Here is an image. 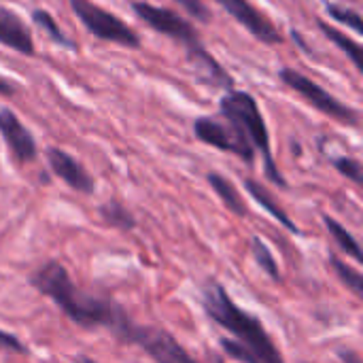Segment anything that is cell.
I'll return each mask as SVG.
<instances>
[{
	"instance_id": "6da1fadb",
	"label": "cell",
	"mask_w": 363,
	"mask_h": 363,
	"mask_svg": "<svg viewBox=\"0 0 363 363\" xmlns=\"http://www.w3.org/2000/svg\"><path fill=\"white\" fill-rule=\"evenodd\" d=\"M30 285L38 294L47 296L74 325L83 330L106 328L121 345L130 342V334L136 323L128 317V313L115 302L96 298L77 287L60 262L51 259L38 266L30 277Z\"/></svg>"
},
{
	"instance_id": "7a4b0ae2",
	"label": "cell",
	"mask_w": 363,
	"mask_h": 363,
	"mask_svg": "<svg viewBox=\"0 0 363 363\" xmlns=\"http://www.w3.org/2000/svg\"><path fill=\"white\" fill-rule=\"evenodd\" d=\"M200 304H202V308H204V313H206V317L211 321H215L217 325H221L223 330L234 334L240 345H245L247 349H251L259 357V362L285 363L281 351L277 349V345L268 336L264 323L255 315L240 308L230 298L228 289L219 281L211 279V281L204 283Z\"/></svg>"
},
{
	"instance_id": "3957f363",
	"label": "cell",
	"mask_w": 363,
	"mask_h": 363,
	"mask_svg": "<svg viewBox=\"0 0 363 363\" xmlns=\"http://www.w3.org/2000/svg\"><path fill=\"white\" fill-rule=\"evenodd\" d=\"M219 113L221 117L232 123L238 132H242L247 136V140L253 145L255 151H262L264 155V168H266V177L279 185V187H287L285 177L281 174V170L277 168L272 153H270V136H268V128L266 121L262 117V111L255 102V98L249 91H236L230 89L221 102H219Z\"/></svg>"
},
{
	"instance_id": "277c9868",
	"label": "cell",
	"mask_w": 363,
	"mask_h": 363,
	"mask_svg": "<svg viewBox=\"0 0 363 363\" xmlns=\"http://www.w3.org/2000/svg\"><path fill=\"white\" fill-rule=\"evenodd\" d=\"M68 2L74 15L87 28V32H91L96 38L132 47V49L140 47V36L134 32V28H130L123 19H119L111 11L98 6L91 0H68Z\"/></svg>"
},
{
	"instance_id": "5b68a950",
	"label": "cell",
	"mask_w": 363,
	"mask_h": 363,
	"mask_svg": "<svg viewBox=\"0 0 363 363\" xmlns=\"http://www.w3.org/2000/svg\"><path fill=\"white\" fill-rule=\"evenodd\" d=\"M279 77L289 89L300 94L319 113H323L340 123H347V125H359V113L355 108H351L349 104H342L336 96L325 91L319 83H315L306 74L298 72L296 68H283L279 72Z\"/></svg>"
},
{
	"instance_id": "8992f818",
	"label": "cell",
	"mask_w": 363,
	"mask_h": 363,
	"mask_svg": "<svg viewBox=\"0 0 363 363\" xmlns=\"http://www.w3.org/2000/svg\"><path fill=\"white\" fill-rule=\"evenodd\" d=\"M194 134L200 143L211 145L225 153H234L247 164H253V160H255L253 145L247 140V136L242 132H238L228 121H219L215 117H198L194 121Z\"/></svg>"
},
{
	"instance_id": "52a82bcc",
	"label": "cell",
	"mask_w": 363,
	"mask_h": 363,
	"mask_svg": "<svg viewBox=\"0 0 363 363\" xmlns=\"http://www.w3.org/2000/svg\"><path fill=\"white\" fill-rule=\"evenodd\" d=\"M128 345L140 347L155 363H200L181 347V342L170 332L162 328L134 325Z\"/></svg>"
},
{
	"instance_id": "ba28073f",
	"label": "cell",
	"mask_w": 363,
	"mask_h": 363,
	"mask_svg": "<svg viewBox=\"0 0 363 363\" xmlns=\"http://www.w3.org/2000/svg\"><path fill=\"white\" fill-rule=\"evenodd\" d=\"M132 9L155 32H160L164 36H170V38H174L179 43H185L187 47L200 43L196 28L185 17H181L179 13H174L170 9H164V6L149 4V2H134Z\"/></svg>"
},
{
	"instance_id": "9c48e42d",
	"label": "cell",
	"mask_w": 363,
	"mask_h": 363,
	"mask_svg": "<svg viewBox=\"0 0 363 363\" xmlns=\"http://www.w3.org/2000/svg\"><path fill=\"white\" fill-rule=\"evenodd\" d=\"M228 15H232L240 26H245L257 40L266 45H279L283 40L279 28L274 21L262 13L257 6H253L249 0H215Z\"/></svg>"
},
{
	"instance_id": "30bf717a",
	"label": "cell",
	"mask_w": 363,
	"mask_h": 363,
	"mask_svg": "<svg viewBox=\"0 0 363 363\" xmlns=\"http://www.w3.org/2000/svg\"><path fill=\"white\" fill-rule=\"evenodd\" d=\"M0 134H2L6 147L11 149V153L15 155L17 162L28 164V162H34L36 160L38 147H36L34 136L19 121V117L11 108H6V106L0 108Z\"/></svg>"
},
{
	"instance_id": "8fae6325",
	"label": "cell",
	"mask_w": 363,
	"mask_h": 363,
	"mask_svg": "<svg viewBox=\"0 0 363 363\" xmlns=\"http://www.w3.org/2000/svg\"><path fill=\"white\" fill-rule=\"evenodd\" d=\"M187 60L198 83L215 87V89H228V91L234 87L232 74L202 47V43L187 47Z\"/></svg>"
},
{
	"instance_id": "7c38bea8",
	"label": "cell",
	"mask_w": 363,
	"mask_h": 363,
	"mask_svg": "<svg viewBox=\"0 0 363 363\" xmlns=\"http://www.w3.org/2000/svg\"><path fill=\"white\" fill-rule=\"evenodd\" d=\"M47 162H49L53 174L57 179H62L68 187H72L79 194H94L96 183H94L91 174L70 153H66L64 149L51 147V149H47Z\"/></svg>"
},
{
	"instance_id": "4fadbf2b",
	"label": "cell",
	"mask_w": 363,
	"mask_h": 363,
	"mask_svg": "<svg viewBox=\"0 0 363 363\" xmlns=\"http://www.w3.org/2000/svg\"><path fill=\"white\" fill-rule=\"evenodd\" d=\"M0 43L17 53L34 55V40L28 26L15 11L6 6H0Z\"/></svg>"
},
{
	"instance_id": "5bb4252c",
	"label": "cell",
	"mask_w": 363,
	"mask_h": 363,
	"mask_svg": "<svg viewBox=\"0 0 363 363\" xmlns=\"http://www.w3.org/2000/svg\"><path fill=\"white\" fill-rule=\"evenodd\" d=\"M245 189L249 191V196L262 206V208H266L268 211V215L270 217H274L285 230H289L291 234H300V228L289 219V215L285 213V208L274 200V196L262 185V183H257V181H253V179H245Z\"/></svg>"
},
{
	"instance_id": "9a60e30c",
	"label": "cell",
	"mask_w": 363,
	"mask_h": 363,
	"mask_svg": "<svg viewBox=\"0 0 363 363\" xmlns=\"http://www.w3.org/2000/svg\"><path fill=\"white\" fill-rule=\"evenodd\" d=\"M206 181H208V185L213 187V191L219 196V200L223 202V206H225L228 211H232V213L238 215V217H247V215H249L242 196L238 194L236 185H234L228 177H223V174H219V172H208V174H206Z\"/></svg>"
},
{
	"instance_id": "2e32d148",
	"label": "cell",
	"mask_w": 363,
	"mask_h": 363,
	"mask_svg": "<svg viewBox=\"0 0 363 363\" xmlns=\"http://www.w3.org/2000/svg\"><path fill=\"white\" fill-rule=\"evenodd\" d=\"M98 213H100V219L108 228H115V230H121V232H132L136 228L134 215L119 200H108V202L100 204Z\"/></svg>"
},
{
	"instance_id": "e0dca14e",
	"label": "cell",
	"mask_w": 363,
	"mask_h": 363,
	"mask_svg": "<svg viewBox=\"0 0 363 363\" xmlns=\"http://www.w3.org/2000/svg\"><path fill=\"white\" fill-rule=\"evenodd\" d=\"M323 223H325L328 232L334 236V240L338 242V247H340L347 255H351L355 262H363V253L362 249H359V242L355 240V236H353L340 221H336V219L330 217V215H323Z\"/></svg>"
},
{
	"instance_id": "ac0fdd59",
	"label": "cell",
	"mask_w": 363,
	"mask_h": 363,
	"mask_svg": "<svg viewBox=\"0 0 363 363\" xmlns=\"http://www.w3.org/2000/svg\"><path fill=\"white\" fill-rule=\"evenodd\" d=\"M319 28H321V32L332 40V43H336L349 57H351V62L355 64V68L357 70H363V60H362V45L357 43V40H353L351 36H347L345 32H340V30H336L334 26H330V23H325V21H319Z\"/></svg>"
},
{
	"instance_id": "d6986e66",
	"label": "cell",
	"mask_w": 363,
	"mask_h": 363,
	"mask_svg": "<svg viewBox=\"0 0 363 363\" xmlns=\"http://www.w3.org/2000/svg\"><path fill=\"white\" fill-rule=\"evenodd\" d=\"M251 251H253V257H255L257 266L262 268V272H266L274 283H283V274H281L279 262L274 259L272 251L268 249V245L259 236L251 238Z\"/></svg>"
},
{
	"instance_id": "ffe728a7",
	"label": "cell",
	"mask_w": 363,
	"mask_h": 363,
	"mask_svg": "<svg viewBox=\"0 0 363 363\" xmlns=\"http://www.w3.org/2000/svg\"><path fill=\"white\" fill-rule=\"evenodd\" d=\"M328 262H330V266H332V270L336 272V277L347 285V289H351L353 291V296H357V298H363V274L359 270H355L353 266H349L347 262H342L336 253H330V257H328Z\"/></svg>"
},
{
	"instance_id": "44dd1931",
	"label": "cell",
	"mask_w": 363,
	"mask_h": 363,
	"mask_svg": "<svg viewBox=\"0 0 363 363\" xmlns=\"http://www.w3.org/2000/svg\"><path fill=\"white\" fill-rule=\"evenodd\" d=\"M32 21H34L40 30H45V34H47L53 43L62 45V47H66V49H77L74 40H70V38L62 32V28L55 23L53 15H51L49 11H45V9H34V11H32Z\"/></svg>"
},
{
	"instance_id": "7402d4cb",
	"label": "cell",
	"mask_w": 363,
	"mask_h": 363,
	"mask_svg": "<svg viewBox=\"0 0 363 363\" xmlns=\"http://www.w3.org/2000/svg\"><path fill=\"white\" fill-rule=\"evenodd\" d=\"M325 11H328V15H330L332 19H336V21L349 26V28L355 30L357 34H363V21L359 11L349 9V6H345V4H336V2H328V4H325Z\"/></svg>"
},
{
	"instance_id": "603a6c76",
	"label": "cell",
	"mask_w": 363,
	"mask_h": 363,
	"mask_svg": "<svg viewBox=\"0 0 363 363\" xmlns=\"http://www.w3.org/2000/svg\"><path fill=\"white\" fill-rule=\"evenodd\" d=\"M219 345H221L223 353H225L228 357L236 359V362L262 363L259 362V357H257V355H255L251 349H247V347H245V345H240L238 340H232V338H221V340H219Z\"/></svg>"
},
{
	"instance_id": "cb8c5ba5",
	"label": "cell",
	"mask_w": 363,
	"mask_h": 363,
	"mask_svg": "<svg viewBox=\"0 0 363 363\" xmlns=\"http://www.w3.org/2000/svg\"><path fill=\"white\" fill-rule=\"evenodd\" d=\"M332 164H334V168H336L342 177H347V179L353 181L355 185H362L363 183V168L359 160H355V157H336Z\"/></svg>"
},
{
	"instance_id": "d4e9b609",
	"label": "cell",
	"mask_w": 363,
	"mask_h": 363,
	"mask_svg": "<svg viewBox=\"0 0 363 363\" xmlns=\"http://www.w3.org/2000/svg\"><path fill=\"white\" fill-rule=\"evenodd\" d=\"M187 15H191L194 19H198V21H202V23H208L211 21V11H208V6L202 2V0H174Z\"/></svg>"
},
{
	"instance_id": "484cf974",
	"label": "cell",
	"mask_w": 363,
	"mask_h": 363,
	"mask_svg": "<svg viewBox=\"0 0 363 363\" xmlns=\"http://www.w3.org/2000/svg\"><path fill=\"white\" fill-rule=\"evenodd\" d=\"M0 349L15 353V355H28V347L15 334H9L4 330H0Z\"/></svg>"
},
{
	"instance_id": "4316f807",
	"label": "cell",
	"mask_w": 363,
	"mask_h": 363,
	"mask_svg": "<svg viewBox=\"0 0 363 363\" xmlns=\"http://www.w3.org/2000/svg\"><path fill=\"white\" fill-rule=\"evenodd\" d=\"M338 357H340L345 363H363L362 355H359L357 351H340V353H338Z\"/></svg>"
},
{
	"instance_id": "83f0119b",
	"label": "cell",
	"mask_w": 363,
	"mask_h": 363,
	"mask_svg": "<svg viewBox=\"0 0 363 363\" xmlns=\"http://www.w3.org/2000/svg\"><path fill=\"white\" fill-rule=\"evenodd\" d=\"M15 91H17V89H15L13 81H9V79L0 77V96H13Z\"/></svg>"
},
{
	"instance_id": "f1b7e54d",
	"label": "cell",
	"mask_w": 363,
	"mask_h": 363,
	"mask_svg": "<svg viewBox=\"0 0 363 363\" xmlns=\"http://www.w3.org/2000/svg\"><path fill=\"white\" fill-rule=\"evenodd\" d=\"M72 363H100V362H96V359H91V357H87V355H77Z\"/></svg>"
}]
</instances>
